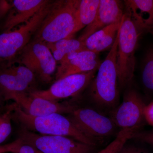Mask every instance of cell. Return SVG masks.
<instances>
[{"instance_id":"24","label":"cell","mask_w":153,"mask_h":153,"mask_svg":"<svg viewBox=\"0 0 153 153\" xmlns=\"http://www.w3.org/2000/svg\"><path fill=\"white\" fill-rule=\"evenodd\" d=\"M132 139L146 143L153 147V130L137 132L134 134Z\"/></svg>"},{"instance_id":"12","label":"cell","mask_w":153,"mask_h":153,"mask_svg":"<svg viewBox=\"0 0 153 153\" xmlns=\"http://www.w3.org/2000/svg\"><path fill=\"white\" fill-rule=\"evenodd\" d=\"M101 62L98 54L92 51L81 50L72 52L60 62L55 74L56 80L98 69Z\"/></svg>"},{"instance_id":"30","label":"cell","mask_w":153,"mask_h":153,"mask_svg":"<svg viewBox=\"0 0 153 153\" xmlns=\"http://www.w3.org/2000/svg\"><path fill=\"white\" fill-rule=\"evenodd\" d=\"M150 33H151V34H152V35L153 36V30H150V31H149Z\"/></svg>"},{"instance_id":"18","label":"cell","mask_w":153,"mask_h":153,"mask_svg":"<svg viewBox=\"0 0 153 153\" xmlns=\"http://www.w3.org/2000/svg\"><path fill=\"white\" fill-rule=\"evenodd\" d=\"M16 105L14 102L0 111V145L8 138L12 132V120Z\"/></svg>"},{"instance_id":"26","label":"cell","mask_w":153,"mask_h":153,"mask_svg":"<svg viewBox=\"0 0 153 153\" xmlns=\"http://www.w3.org/2000/svg\"><path fill=\"white\" fill-rule=\"evenodd\" d=\"M13 7V1L0 0V20L8 14Z\"/></svg>"},{"instance_id":"20","label":"cell","mask_w":153,"mask_h":153,"mask_svg":"<svg viewBox=\"0 0 153 153\" xmlns=\"http://www.w3.org/2000/svg\"><path fill=\"white\" fill-rule=\"evenodd\" d=\"M121 21L120 22L110 25L91 35L84 42L85 49L94 52L98 44L104 39L105 36L113 29L120 25Z\"/></svg>"},{"instance_id":"4","label":"cell","mask_w":153,"mask_h":153,"mask_svg":"<svg viewBox=\"0 0 153 153\" xmlns=\"http://www.w3.org/2000/svg\"><path fill=\"white\" fill-rule=\"evenodd\" d=\"M141 33L126 11L120 28L117 58L118 81L121 88L129 85L133 78L135 54Z\"/></svg>"},{"instance_id":"6","label":"cell","mask_w":153,"mask_h":153,"mask_svg":"<svg viewBox=\"0 0 153 153\" xmlns=\"http://www.w3.org/2000/svg\"><path fill=\"white\" fill-rule=\"evenodd\" d=\"M67 117L97 146L116 134L118 128L109 116L88 108L76 107Z\"/></svg>"},{"instance_id":"29","label":"cell","mask_w":153,"mask_h":153,"mask_svg":"<svg viewBox=\"0 0 153 153\" xmlns=\"http://www.w3.org/2000/svg\"><path fill=\"white\" fill-rule=\"evenodd\" d=\"M4 101H5V100L4 98L2 92L1 88H0V111L3 108V105Z\"/></svg>"},{"instance_id":"23","label":"cell","mask_w":153,"mask_h":153,"mask_svg":"<svg viewBox=\"0 0 153 153\" xmlns=\"http://www.w3.org/2000/svg\"><path fill=\"white\" fill-rule=\"evenodd\" d=\"M129 140L123 146L118 153H149L142 147L130 143Z\"/></svg>"},{"instance_id":"11","label":"cell","mask_w":153,"mask_h":153,"mask_svg":"<svg viewBox=\"0 0 153 153\" xmlns=\"http://www.w3.org/2000/svg\"><path fill=\"white\" fill-rule=\"evenodd\" d=\"M13 100L27 114L35 117L48 115L53 113L69 114L76 107L59 103L34 96L30 92H19L10 96L8 100Z\"/></svg>"},{"instance_id":"22","label":"cell","mask_w":153,"mask_h":153,"mask_svg":"<svg viewBox=\"0 0 153 153\" xmlns=\"http://www.w3.org/2000/svg\"><path fill=\"white\" fill-rule=\"evenodd\" d=\"M120 25L118 27H116L113 29L105 36L104 39L98 44L94 52L98 54L100 52L107 50L108 49H110L111 48L113 44L114 43Z\"/></svg>"},{"instance_id":"8","label":"cell","mask_w":153,"mask_h":153,"mask_svg":"<svg viewBox=\"0 0 153 153\" xmlns=\"http://www.w3.org/2000/svg\"><path fill=\"white\" fill-rule=\"evenodd\" d=\"M19 62L43 82L49 83L57 67V62L47 44L33 40L22 50L14 63Z\"/></svg>"},{"instance_id":"15","label":"cell","mask_w":153,"mask_h":153,"mask_svg":"<svg viewBox=\"0 0 153 153\" xmlns=\"http://www.w3.org/2000/svg\"><path fill=\"white\" fill-rule=\"evenodd\" d=\"M126 12L140 31L153 29V0L125 1Z\"/></svg>"},{"instance_id":"7","label":"cell","mask_w":153,"mask_h":153,"mask_svg":"<svg viewBox=\"0 0 153 153\" xmlns=\"http://www.w3.org/2000/svg\"><path fill=\"white\" fill-rule=\"evenodd\" d=\"M19 138L43 153H95L97 147L80 142L68 137L44 135L22 128Z\"/></svg>"},{"instance_id":"3","label":"cell","mask_w":153,"mask_h":153,"mask_svg":"<svg viewBox=\"0 0 153 153\" xmlns=\"http://www.w3.org/2000/svg\"><path fill=\"white\" fill-rule=\"evenodd\" d=\"M13 120L16 121L22 128L36 131L44 135L61 136L96 146V144L85 135L76 128L67 117L59 113L35 117L25 113L16 104Z\"/></svg>"},{"instance_id":"1","label":"cell","mask_w":153,"mask_h":153,"mask_svg":"<svg viewBox=\"0 0 153 153\" xmlns=\"http://www.w3.org/2000/svg\"><path fill=\"white\" fill-rule=\"evenodd\" d=\"M120 27L109 53L89 84L91 100L97 111L102 113H109L120 104L117 58Z\"/></svg>"},{"instance_id":"10","label":"cell","mask_w":153,"mask_h":153,"mask_svg":"<svg viewBox=\"0 0 153 153\" xmlns=\"http://www.w3.org/2000/svg\"><path fill=\"white\" fill-rule=\"evenodd\" d=\"M73 74L56 80L46 90H34L30 94L53 102L78 95L89 85L97 70Z\"/></svg>"},{"instance_id":"9","label":"cell","mask_w":153,"mask_h":153,"mask_svg":"<svg viewBox=\"0 0 153 153\" xmlns=\"http://www.w3.org/2000/svg\"><path fill=\"white\" fill-rule=\"evenodd\" d=\"M146 105L138 92L133 88L126 91L123 101L109 113V116L119 129L140 131L146 121L144 110Z\"/></svg>"},{"instance_id":"5","label":"cell","mask_w":153,"mask_h":153,"mask_svg":"<svg viewBox=\"0 0 153 153\" xmlns=\"http://www.w3.org/2000/svg\"><path fill=\"white\" fill-rule=\"evenodd\" d=\"M53 1H49L29 21L16 29L0 35V64L13 63L35 36L49 13Z\"/></svg>"},{"instance_id":"16","label":"cell","mask_w":153,"mask_h":153,"mask_svg":"<svg viewBox=\"0 0 153 153\" xmlns=\"http://www.w3.org/2000/svg\"><path fill=\"white\" fill-rule=\"evenodd\" d=\"M47 44L56 62H60L70 53L81 50H86L84 42L74 38L62 39Z\"/></svg>"},{"instance_id":"13","label":"cell","mask_w":153,"mask_h":153,"mask_svg":"<svg viewBox=\"0 0 153 153\" xmlns=\"http://www.w3.org/2000/svg\"><path fill=\"white\" fill-rule=\"evenodd\" d=\"M124 13L122 2L117 0H100L95 19L83 30L78 39L84 42L91 35L102 28L120 22Z\"/></svg>"},{"instance_id":"17","label":"cell","mask_w":153,"mask_h":153,"mask_svg":"<svg viewBox=\"0 0 153 153\" xmlns=\"http://www.w3.org/2000/svg\"><path fill=\"white\" fill-rule=\"evenodd\" d=\"M100 2V0H79L75 33L92 23L97 13Z\"/></svg>"},{"instance_id":"27","label":"cell","mask_w":153,"mask_h":153,"mask_svg":"<svg viewBox=\"0 0 153 153\" xmlns=\"http://www.w3.org/2000/svg\"><path fill=\"white\" fill-rule=\"evenodd\" d=\"M15 153H43L35 147L27 144L21 143Z\"/></svg>"},{"instance_id":"28","label":"cell","mask_w":153,"mask_h":153,"mask_svg":"<svg viewBox=\"0 0 153 153\" xmlns=\"http://www.w3.org/2000/svg\"><path fill=\"white\" fill-rule=\"evenodd\" d=\"M144 115L146 122L153 127V101L146 105L144 110Z\"/></svg>"},{"instance_id":"21","label":"cell","mask_w":153,"mask_h":153,"mask_svg":"<svg viewBox=\"0 0 153 153\" xmlns=\"http://www.w3.org/2000/svg\"><path fill=\"white\" fill-rule=\"evenodd\" d=\"M142 81L145 87L153 91V49L147 54L142 71Z\"/></svg>"},{"instance_id":"25","label":"cell","mask_w":153,"mask_h":153,"mask_svg":"<svg viewBox=\"0 0 153 153\" xmlns=\"http://www.w3.org/2000/svg\"><path fill=\"white\" fill-rule=\"evenodd\" d=\"M22 142V140L19 138L18 139L10 143L0 145V153H15L17 148Z\"/></svg>"},{"instance_id":"19","label":"cell","mask_w":153,"mask_h":153,"mask_svg":"<svg viewBox=\"0 0 153 153\" xmlns=\"http://www.w3.org/2000/svg\"><path fill=\"white\" fill-rule=\"evenodd\" d=\"M134 134L131 130H120L114 140L103 149L95 153H118L128 140L132 139Z\"/></svg>"},{"instance_id":"14","label":"cell","mask_w":153,"mask_h":153,"mask_svg":"<svg viewBox=\"0 0 153 153\" xmlns=\"http://www.w3.org/2000/svg\"><path fill=\"white\" fill-rule=\"evenodd\" d=\"M48 0H14L13 7L8 14L4 25V32L13 30L19 25L27 22L44 5Z\"/></svg>"},{"instance_id":"2","label":"cell","mask_w":153,"mask_h":153,"mask_svg":"<svg viewBox=\"0 0 153 153\" xmlns=\"http://www.w3.org/2000/svg\"><path fill=\"white\" fill-rule=\"evenodd\" d=\"M79 2V0L53 1L34 40L48 44L72 38L75 34Z\"/></svg>"}]
</instances>
